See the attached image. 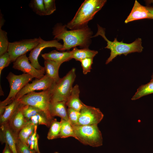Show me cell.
<instances>
[{
  "label": "cell",
  "mask_w": 153,
  "mask_h": 153,
  "mask_svg": "<svg viewBox=\"0 0 153 153\" xmlns=\"http://www.w3.org/2000/svg\"><path fill=\"white\" fill-rule=\"evenodd\" d=\"M54 39L63 41L62 48L60 51L69 50L79 46L82 48H88L91 42L93 32L88 27L81 29L67 30L66 25L56 24L52 28Z\"/></svg>",
  "instance_id": "1"
},
{
  "label": "cell",
  "mask_w": 153,
  "mask_h": 153,
  "mask_svg": "<svg viewBox=\"0 0 153 153\" xmlns=\"http://www.w3.org/2000/svg\"><path fill=\"white\" fill-rule=\"evenodd\" d=\"M107 2L106 0H86L82 3L73 19L66 25L71 30L88 27V24Z\"/></svg>",
  "instance_id": "2"
},
{
  "label": "cell",
  "mask_w": 153,
  "mask_h": 153,
  "mask_svg": "<svg viewBox=\"0 0 153 153\" xmlns=\"http://www.w3.org/2000/svg\"><path fill=\"white\" fill-rule=\"evenodd\" d=\"M97 31L92 37L100 35L107 42V46L105 48L110 50V55L107 60L105 64H107L118 55L124 54L125 56L128 54L135 52H141L143 48L142 45V39L140 38L136 39L134 42L130 43H124L123 41L119 42L117 38H115L113 41L108 40L105 35V28L97 24Z\"/></svg>",
  "instance_id": "3"
},
{
  "label": "cell",
  "mask_w": 153,
  "mask_h": 153,
  "mask_svg": "<svg viewBox=\"0 0 153 153\" xmlns=\"http://www.w3.org/2000/svg\"><path fill=\"white\" fill-rule=\"evenodd\" d=\"M76 77V69L73 68L58 82H55L50 89V102H66L71 93Z\"/></svg>",
  "instance_id": "4"
},
{
  "label": "cell",
  "mask_w": 153,
  "mask_h": 153,
  "mask_svg": "<svg viewBox=\"0 0 153 153\" xmlns=\"http://www.w3.org/2000/svg\"><path fill=\"white\" fill-rule=\"evenodd\" d=\"M77 139L85 145L98 147L103 145L102 134L97 125L72 126Z\"/></svg>",
  "instance_id": "5"
},
{
  "label": "cell",
  "mask_w": 153,
  "mask_h": 153,
  "mask_svg": "<svg viewBox=\"0 0 153 153\" xmlns=\"http://www.w3.org/2000/svg\"><path fill=\"white\" fill-rule=\"evenodd\" d=\"M34 77L26 73L17 75L11 72H9L6 78L9 84L10 91L7 98L0 103V112H3L5 107L15 99L18 93Z\"/></svg>",
  "instance_id": "6"
},
{
  "label": "cell",
  "mask_w": 153,
  "mask_h": 153,
  "mask_svg": "<svg viewBox=\"0 0 153 153\" xmlns=\"http://www.w3.org/2000/svg\"><path fill=\"white\" fill-rule=\"evenodd\" d=\"M20 104L37 108L48 111L51 102L50 89L39 92H32L24 95L19 99Z\"/></svg>",
  "instance_id": "7"
},
{
  "label": "cell",
  "mask_w": 153,
  "mask_h": 153,
  "mask_svg": "<svg viewBox=\"0 0 153 153\" xmlns=\"http://www.w3.org/2000/svg\"><path fill=\"white\" fill-rule=\"evenodd\" d=\"M42 39L39 37L38 38L9 42L7 52L11 62H14L19 57L31 51L38 45Z\"/></svg>",
  "instance_id": "8"
},
{
  "label": "cell",
  "mask_w": 153,
  "mask_h": 153,
  "mask_svg": "<svg viewBox=\"0 0 153 153\" xmlns=\"http://www.w3.org/2000/svg\"><path fill=\"white\" fill-rule=\"evenodd\" d=\"M103 116L99 109L84 104L80 111L77 125H97Z\"/></svg>",
  "instance_id": "9"
},
{
  "label": "cell",
  "mask_w": 153,
  "mask_h": 153,
  "mask_svg": "<svg viewBox=\"0 0 153 153\" xmlns=\"http://www.w3.org/2000/svg\"><path fill=\"white\" fill-rule=\"evenodd\" d=\"M56 39L46 41L42 39L41 42L31 50L28 57L31 64L36 69L39 70H44V67L41 66L38 61V57L41 51L48 47H55L60 50L63 45Z\"/></svg>",
  "instance_id": "10"
},
{
  "label": "cell",
  "mask_w": 153,
  "mask_h": 153,
  "mask_svg": "<svg viewBox=\"0 0 153 153\" xmlns=\"http://www.w3.org/2000/svg\"><path fill=\"white\" fill-rule=\"evenodd\" d=\"M55 82L52 79L45 75L41 78H36L31 83L27 84L18 93L15 99H19L24 95L35 90L45 91L49 90Z\"/></svg>",
  "instance_id": "11"
},
{
  "label": "cell",
  "mask_w": 153,
  "mask_h": 153,
  "mask_svg": "<svg viewBox=\"0 0 153 153\" xmlns=\"http://www.w3.org/2000/svg\"><path fill=\"white\" fill-rule=\"evenodd\" d=\"M29 60L26 54L22 55L13 62L12 67L22 71L24 73L29 74L36 78H42L44 75L45 70L36 69L29 63Z\"/></svg>",
  "instance_id": "12"
},
{
  "label": "cell",
  "mask_w": 153,
  "mask_h": 153,
  "mask_svg": "<svg viewBox=\"0 0 153 153\" xmlns=\"http://www.w3.org/2000/svg\"><path fill=\"white\" fill-rule=\"evenodd\" d=\"M29 123L23 113L22 105L20 103L8 123L9 126L17 138L20 130Z\"/></svg>",
  "instance_id": "13"
},
{
  "label": "cell",
  "mask_w": 153,
  "mask_h": 153,
  "mask_svg": "<svg viewBox=\"0 0 153 153\" xmlns=\"http://www.w3.org/2000/svg\"><path fill=\"white\" fill-rule=\"evenodd\" d=\"M17 137L10 128L8 123L0 125V141L1 144L7 143L13 153H18L16 141Z\"/></svg>",
  "instance_id": "14"
},
{
  "label": "cell",
  "mask_w": 153,
  "mask_h": 153,
  "mask_svg": "<svg viewBox=\"0 0 153 153\" xmlns=\"http://www.w3.org/2000/svg\"><path fill=\"white\" fill-rule=\"evenodd\" d=\"M144 19H153V15L149 12L145 6L135 0L132 10L125 20V23L127 24L134 20Z\"/></svg>",
  "instance_id": "15"
},
{
  "label": "cell",
  "mask_w": 153,
  "mask_h": 153,
  "mask_svg": "<svg viewBox=\"0 0 153 153\" xmlns=\"http://www.w3.org/2000/svg\"><path fill=\"white\" fill-rule=\"evenodd\" d=\"M65 101L50 102L48 111L52 118L57 116L60 117L61 119L69 121Z\"/></svg>",
  "instance_id": "16"
},
{
  "label": "cell",
  "mask_w": 153,
  "mask_h": 153,
  "mask_svg": "<svg viewBox=\"0 0 153 153\" xmlns=\"http://www.w3.org/2000/svg\"><path fill=\"white\" fill-rule=\"evenodd\" d=\"M44 60V67L45 75L55 82H58L61 79L59 76L58 71L62 64L48 59Z\"/></svg>",
  "instance_id": "17"
},
{
  "label": "cell",
  "mask_w": 153,
  "mask_h": 153,
  "mask_svg": "<svg viewBox=\"0 0 153 153\" xmlns=\"http://www.w3.org/2000/svg\"><path fill=\"white\" fill-rule=\"evenodd\" d=\"M41 56L44 60L48 59L61 64L72 59L71 51L60 52L53 50L49 52L42 54Z\"/></svg>",
  "instance_id": "18"
},
{
  "label": "cell",
  "mask_w": 153,
  "mask_h": 153,
  "mask_svg": "<svg viewBox=\"0 0 153 153\" xmlns=\"http://www.w3.org/2000/svg\"><path fill=\"white\" fill-rule=\"evenodd\" d=\"M80 92L78 85H75L73 87L71 93L66 102V104L68 108H72L80 112L84 103L80 99Z\"/></svg>",
  "instance_id": "19"
},
{
  "label": "cell",
  "mask_w": 153,
  "mask_h": 153,
  "mask_svg": "<svg viewBox=\"0 0 153 153\" xmlns=\"http://www.w3.org/2000/svg\"><path fill=\"white\" fill-rule=\"evenodd\" d=\"M71 52L72 58L80 61L86 58H93L98 53L97 51L91 50L88 48L79 49L76 47L73 48Z\"/></svg>",
  "instance_id": "20"
},
{
  "label": "cell",
  "mask_w": 153,
  "mask_h": 153,
  "mask_svg": "<svg viewBox=\"0 0 153 153\" xmlns=\"http://www.w3.org/2000/svg\"><path fill=\"white\" fill-rule=\"evenodd\" d=\"M19 104V99H15L12 102L5 107L4 112L0 116V125L8 123Z\"/></svg>",
  "instance_id": "21"
},
{
  "label": "cell",
  "mask_w": 153,
  "mask_h": 153,
  "mask_svg": "<svg viewBox=\"0 0 153 153\" xmlns=\"http://www.w3.org/2000/svg\"><path fill=\"white\" fill-rule=\"evenodd\" d=\"M53 118L50 116L48 111H42L31 117L29 121V123L35 126L43 125L48 127H50L51 121Z\"/></svg>",
  "instance_id": "22"
},
{
  "label": "cell",
  "mask_w": 153,
  "mask_h": 153,
  "mask_svg": "<svg viewBox=\"0 0 153 153\" xmlns=\"http://www.w3.org/2000/svg\"><path fill=\"white\" fill-rule=\"evenodd\" d=\"M61 131L59 138H65L73 137L77 139L73 127L69 121L61 119Z\"/></svg>",
  "instance_id": "23"
},
{
  "label": "cell",
  "mask_w": 153,
  "mask_h": 153,
  "mask_svg": "<svg viewBox=\"0 0 153 153\" xmlns=\"http://www.w3.org/2000/svg\"><path fill=\"white\" fill-rule=\"evenodd\" d=\"M153 93V79L147 84L140 86L131 99L135 100L143 96Z\"/></svg>",
  "instance_id": "24"
},
{
  "label": "cell",
  "mask_w": 153,
  "mask_h": 153,
  "mask_svg": "<svg viewBox=\"0 0 153 153\" xmlns=\"http://www.w3.org/2000/svg\"><path fill=\"white\" fill-rule=\"evenodd\" d=\"M61 123L56 119L53 118L51 122L47 138L49 140H52L59 138L61 131Z\"/></svg>",
  "instance_id": "25"
},
{
  "label": "cell",
  "mask_w": 153,
  "mask_h": 153,
  "mask_svg": "<svg viewBox=\"0 0 153 153\" xmlns=\"http://www.w3.org/2000/svg\"><path fill=\"white\" fill-rule=\"evenodd\" d=\"M35 127V125L29 123L19 131L17 138L27 144L29 137L34 132Z\"/></svg>",
  "instance_id": "26"
},
{
  "label": "cell",
  "mask_w": 153,
  "mask_h": 153,
  "mask_svg": "<svg viewBox=\"0 0 153 153\" xmlns=\"http://www.w3.org/2000/svg\"><path fill=\"white\" fill-rule=\"evenodd\" d=\"M29 5L33 11L40 16L46 15L43 0H32Z\"/></svg>",
  "instance_id": "27"
},
{
  "label": "cell",
  "mask_w": 153,
  "mask_h": 153,
  "mask_svg": "<svg viewBox=\"0 0 153 153\" xmlns=\"http://www.w3.org/2000/svg\"><path fill=\"white\" fill-rule=\"evenodd\" d=\"M37 126L35 125L33 133L29 137L27 143V145L31 149L35 152H40L38 146V139L39 136L37 133Z\"/></svg>",
  "instance_id": "28"
},
{
  "label": "cell",
  "mask_w": 153,
  "mask_h": 153,
  "mask_svg": "<svg viewBox=\"0 0 153 153\" xmlns=\"http://www.w3.org/2000/svg\"><path fill=\"white\" fill-rule=\"evenodd\" d=\"M9 43L7 33L0 29V56L7 52Z\"/></svg>",
  "instance_id": "29"
},
{
  "label": "cell",
  "mask_w": 153,
  "mask_h": 153,
  "mask_svg": "<svg viewBox=\"0 0 153 153\" xmlns=\"http://www.w3.org/2000/svg\"><path fill=\"white\" fill-rule=\"evenodd\" d=\"M22 105V111L23 115L25 118L29 122L31 117L36 115L42 111L33 106Z\"/></svg>",
  "instance_id": "30"
},
{
  "label": "cell",
  "mask_w": 153,
  "mask_h": 153,
  "mask_svg": "<svg viewBox=\"0 0 153 153\" xmlns=\"http://www.w3.org/2000/svg\"><path fill=\"white\" fill-rule=\"evenodd\" d=\"M69 121L72 126L78 125L80 112L71 108L67 109Z\"/></svg>",
  "instance_id": "31"
},
{
  "label": "cell",
  "mask_w": 153,
  "mask_h": 153,
  "mask_svg": "<svg viewBox=\"0 0 153 153\" xmlns=\"http://www.w3.org/2000/svg\"><path fill=\"white\" fill-rule=\"evenodd\" d=\"M16 145L18 153H35V152L31 149L25 143L18 138L16 141Z\"/></svg>",
  "instance_id": "32"
},
{
  "label": "cell",
  "mask_w": 153,
  "mask_h": 153,
  "mask_svg": "<svg viewBox=\"0 0 153 153\" xmlns=\"http://www.w3.org/2000/svg\"><path fill=\"white\" fill-rule=\"evenodd\" d=\"M43 3L46 15L52 14L56 10L55 0H43Z\"/></svg>",
  "instance_id": "33"
},
{
  "label": "cell",
  "mask_w": 153,
  "mask_h": 153,
  "mask_svg": "<svg viewBox=\"0 0 153 153\" xmlns=\"http://www.w3.org/2000/svg\"><path fill=\"white\" fill-rule=\"evenodd\" d=\"M11 62L10 55L8 52L0 56V76L3 70L8 66Z\"/></svg>",
  "instance_id": "34"
},
{
  "label": "cell",
  "mask_w": 153,
  "mask_h": 153,
  "mask_svg": "<svg viewBox=\"0 0 153 153\" xmlns=\"http://www.w3.org/2000/svg\"><path fill=\"white\" fill-rule=\"evenodd\" d=\"M93 58H87L80 61L83 73L86 75L90 72L92 65L93 63Z\"/></svg>",
  "instance_id": "35"
},
{
  "label": "cell",
  "mask_w": 153,
  "mask_h": 153,
  "mask_svg": "<svg viewBox=\"0 0 153 153\" xmlns=\"http://www.w3.org/2000/svg\"><path fill=\"white\" fill-rule=\"evenodd\" d=\"M2 153H13L8 145L5 143V147Z\"/></svg>",
  "instance_id": "36"
},
{
  "label": "cell",
  "mask_w": 153,
  "mask_h": 153,
  "mask_svg": "<svg viewBox=\"0 0 153 153\" xmlns=\"http://www.w3.org/2000/svg\"><path fill=\"white\" fill-rule=\"evenodd\" d=\"M0 29H1L4 25L5 21L3 16L1 12H0Z\"/></svg>",
  "instance_id": "37"
},
{
  "label": "cell",
  "mask_w": 153,
  "mask_h": 153,
  "mask_svg": "<svg viewBox=\"0 0 153 153\" xmlns=\"http://www.w3.org/2000/svg\"><path fill=\"white\" fill-rule=\"evenodd\" d=\"M145 7L149 12L153 15V7L147 6H145Z\"/></svg>",
  "instance_id": "38"
},
{
  "label": "cell",
  "mask_w": 153,
  "mask_h": 153,
  "mask_svg": "<svg viewBox=\"0 0 153 153\" xmlns=\"http://www.w3.org/2000/svg\"><path fill=\"white\" fill-rule=\"evenodd\" d=\"M145 2L147 5H149L151 4H153V0H145Z\"/></svg>",
  "instance_id": "39"
},
{
  "label": "cell",
  "mask_w": 153,
  "mask_h": 153,
  "mask_svg": "<svg viewBox=\"0 0 153 153\" xmlns=\"http://www.w3.org/2000/svg\"><path fill=\"white\" fill-rule=\"evenodd\" d=\"M152 79H153V73L152 74Z\"/></svg>",
  "instance_id": "40"
},
{
  "label": "cell",
  "mask_w": 153,
  "mask_h": 153,
  "mask_svg": "<svg viewBox=\"0 0 153 153\" xmlns=\"http://www.w3.org/2000/svg\"><path fill=\"white\" fill-rule=\"evenodd\" d=\"M54 153H59V152H55Z\"/></svg>",
  "instance_id": "41"
},
{
  "label": "cell",
  "mask_w": 153,
  "mask_h": 153,
  "mask_svg": "<svg viewBox=\"0 0 153 153\" xmlns=\"http://www.w3.org/2000/svg\"><path fill=\"white\" fill-rule=\"evenodd\" d=\"M35 153H40V152H39V153H38V152H35Z\"/></svg>",
  "instance_id": "42"
}]
</instances>
